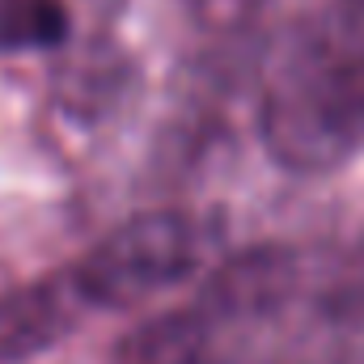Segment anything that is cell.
I'll use <instances>...</instances> for the list:
<instances>
[{"label": "cell", "mask_w": 364, "mask_h": 364, "mask_svg": "<svg viewBox=\"0 0 364 364\" xmlns=\"http://www.w3.org/2000/svg\"><path fill=\"white\" fill-rule=\"evenodd\" d=\"M195 259H199L195 220L170 208H153L114 225L73 267V275L90 305L132 309L174 288L195 267Z\"/></svg>", "instance_id": "1"}, {"label": "cell", "mask_w": 364, "mask_h": 364, "mask_svg": "<svg viewBox=\"0 0 364 364\" xmlns=\"http://www.w3.org/2000/svg\"><path fill=\"white\" fill-rule=\"evenodd\" d=\"M263 144L284 170H335L360 140V127L335 85V73H305L272 85L263 97Z\"/></svg>", "instance_id": "2"}, {"label": "cell", "mask_w": 364, "mask_h": 364, "mask_svg": "<svg viewBox=\"0 0 364 364\" xmlns=\"http://www.w3.org/2000/svg\"><path fill=\"white\" fill-rule=\"evenodd\" d=\"M296 255L284 246H246L229 255L199 288V314L208 322H259L288 305L296 292Z\"/></svg>", "instance_id": "3"}, {"label": "cell", "mask_w": 364, "mask_h": 364, "mask_svg": "<svg viewBox=\"0 0 364 364\" xmlns=\"http://www.w3.org/2000/svg\"><path fill=\"white\" fill-rule=\"evenodd\" d=\"M85 292L77 275H47L0 292V364H21L51 352L81 322Z\"/></svg>", "instance_id": "4"}, {"label": "cell", "mask_w": 364, "mask_h": 364, "mask_svg": "<svg viewBox=\"0 0 364 364\" xmlns=\"http://www.w3.org/2000/svg\"><path fill=\"white\" fill-rule=\"evenodd\" d=\"M127 81H132V60L119 47L85 43L55 68V97L64 110H73L81 119H97L123 102Z\"/></svg>", "instance_id": "5"}, {"label": "cell", "mask_w": 364, "mask_h": 364, "mask_svg": "<svg viewBox=\"0 0 364 364\" xmlns=\"http://www.w3.org/2000/svg\"><path fill=\"white\" fill-rule=\"evenodd\" d=\"M212 322L199 309H170L123 335L114 364H203Z\"/></svg>", "instance_id": "6"}, {"label": "cell", "mask_w": 364, "mask_h": 364, "mask_svg": "<svg viewBox=\"0 0 364 364\" xmlns=\"http://www.w3.org/2000/svg\"><path fill=\"white\" fill-rule=\"evenodd\" d=\"M68 43V9L64 0H0V47H64Z\"/></svg>", "instance_id": "7"}, {"label": "cell", "mask_w": 364, "mask_h": 364, "mask_svg": "<svg viewBox=\"0 0 364 364\" xmlns=\"http://www.w3.org/2000/svg\"><path fill=\"white\" fill-rule=\"evenodd\" d=\"M182 4L195 17V26L216 30V34H233V30L250 26L255 13L263 9V0H182Z\"/></svg>", "instance_id": "8"}, {"label": "cell", "mask_w": 364, "mask_h": 364, "mask_svg": "<svg viewBox=\"0 0 364 364\" xmlns=\"http://www.w3.org/2000/svg\"><path fill=\"white\" fill-rule=\"evenodd\" d=\"M85 4H90V9H102V13H114L123 0H85Z\"/></svg>", "instance_id": "9"}, {"label": "cell", "mask_w": 364, "mask_h": 364, "mask_svg": "<svg viewBox=\"0 0 364 364\" xmlns=\"http://www.w3.org/2000/svg\"><path fill=\"white\" fill-rule=\"evenodd\" d=\"M352 4H356V9H364V0H352Z\"/></svg>", "instance_id": "10"}]
</instances>
